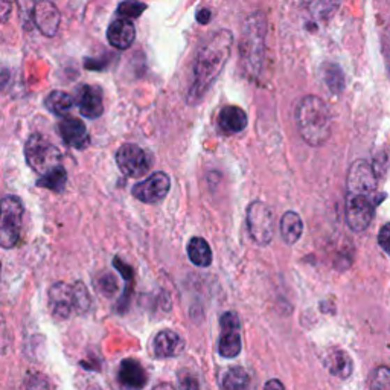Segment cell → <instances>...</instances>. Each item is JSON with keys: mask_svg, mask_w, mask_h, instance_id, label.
Returning a JSON list of instances; mask_svg holds the SVG:
<instances>
[{"mask_svg": "<svg viewBox=\"0 0 390 390\" xmlns=\"http://www.w3.org/2000/svg\"><path fill=\"white\" fill-rule=\"evenodd\" d=\"M378 244L383 247V250L389 255L390 253V224L386 223L383 227H381V232H380V235H378Z\"/></svg>", "mask_w": 390, "mask_h": 390, "instance_id": "d6a6232c", "label": "cell"}, {"mask_svg": "<svg viewBox=\"0 0 390 390\" xmlns=\"http://www.w3.org/2000/svg\"><path fill=\"white\" fill-rule=\"evenodd\" d=\"M73 290V313L84 314L89 311L90 305H92V297L89 294V290L82 282H75L72 285Z\"/></svg>", "mask_w": 390, "mask_h": 390, "instance_id": "4316f807", "label": "cell"}, {"mask_svg": "<svg viewBox=\"0 0 390 390\" xmlns=\"http://www.w3.org/2000/svg\"><path fill=\"white\" fill-rule=\"evenodd\" d=\"M32 22L46 37L57 36L61 23V14L51 0H38L32 10Z\"/></svg>", "mask_w": 390, "mask_h": 390, "instance_id": "8fae6325", "label": "cell"}, {"mask_svg": "<svg viewBox=\"0 0 390 390\" xmlns=\"http://www.w3.org/2000/svg\"><path fill=\"white\" fill-rule=\"evenodd\" d=\"M247 229L258 246H269L275 237V213L262 202H253L247 207Z\"/></svg>", "mask_w": 390, "mask_h": 390, "instance_id": "8992f818", "label": "cell"}, {"mask_svg": "<svg viewBox=\"0 0 390 390\" xmlns=\"http://www.w3.org/2000/svg\"><path fill=\"white\" fill-rule=\"evenodd\" d=\"M147 10V5L139 0H123L118 6V15L122 19H137Z\"/></svg>", "mask_w": 390, "mask_h": 390, "instance_id": "83f0119b", "label": "cell"}, {"mask_svg": "<svg viewBox=\"0 0 390 390\" xmlns=\"http://www.w3.org/2000/svg\"><path fill=\"white\" fill-rule=\"evenodd\" d=\"M390 373L389 369L386 366H381L375 370L370 381V387L372 389H389L390 387Z\"/></svg>", "mask_w": 390, "mask_h": 390, "instance_id": "f546056e", "label": "cell"}, {"mask_svg": "<svg viewBox=\"0 0 390 390\" xmlns=\"http://www.w3.org/2000/svg\"><path fill=\"white\" fill-rule=\"evenodd\" d=\"M250 384V377L248 373L243 369V368H232L229 369L226 373H224L223 381H221V387L223 389H246Z\"/></svg>", "mask_w": 390, "mask_h": 390, "instance_id": "484cf974", "label": "cell"}, {"mask_svg": "<svg viewBox=\"0 0 390 390\" xmlns=\"http://www.w3.org/2000/svg\"><path fill=\"white\" fill-rule=\"evenodd\" d=\"M118 378L123 386L131 389H142L147 384V372L137 360L126 359L121 361Z\"/></svg>", "mask_w": 390, "mask_h": 390, "instance_id": "ac0fdd59", "label": "cell"}, {"mask_svg": "<svg viewBox=\"0 0 390 390\" xmlns=\"http://www.w3.org/2000/svg\"><path fill=\"white\" fill-rule=\"evenodd\" d=\"M323 81L328 86L329 90H333L334 93H340L345 89V77L343 70L340 69V66L337 64H325L323 66Z\"/></svg>", "mask_w": 390, "mask_h": 390, "instance_id": "d4e9b609", "label": "cell"}, {"mask_svg": "<svg viewBox=\"0 0 390 390\" xmlns=\"http://www.w3.org/2000/svg\"><path fill=\"white\" fill-rule=\"evenodd\" d=\"M116 163L123 176L139 179L149 171V159L142 148L135 144L122 145L116 153Z\"/></svg>", "mask_w": 390, "mask_h": 390, "instance_id": "30bf717a", "label": "cell"}, {"mask_svg": "<svg viewBox=\"0 0 390 390\" xmlns=\"http://www.w3.org/2000/svg\"><path fill=\"white\" fill-rule=\"evenodd\" d=\"M265 389H273V387H276V389H284V384L280 383V381L278 380H273V381H269V383H265L264 386Z\"/></svg>", "mask_w": 390, "mask_h": 390, "instance_id": "d590c367", "label": "cell"}, {"mask_svg": "<svg viewBox=\"0 0 390 390\" xmlns=\"http://www.w3.org/2000/svg\"><path fill=\"white\" fill-rule=\"evenodd\" d=\"M265 36H267V19L258 11L252 14L244 23L241 43H239V58L247 75L256 77L262 68L265 52Z\"/></svg>", "mask_w": 390, "mask_h": 390, "instance_id": "3957f363", "label": "cell"}, {"mask_svg": "<svg viewBox=\"0 0 390 390\" xmlns=\"http://www.w3.org/2000/svg\"><path fill=\"white\" fill-rule=\"evenodd\" d=\"M185 350V342L177 333L171 329H163L154 337L153 351L157 359H174Z\"/></svg>", "mask_w": 390, "mask_h": 390, "instance_id": "9a60e30c", "label": "cell"}, {"mask_svg": "<svg viewBox=\"0 0 390 390\" xmlns=\"http://www.w3.org/2000/svg\"><path fill=\"white\" fill-rule=\"evenodd\" d=\"M58 131H60L63 142L75 149H84L90 144L89 131L84 122L78 118H64L58 123Z\"/></svg>", "mask_w": 390, "mask_h": 390, "instance_id": "5bb4252c", "label": "cell"}, {"mask_svg": "<svg viewBox=\"0 0 390 390\" xmlns=\"http://www.w3.org/2000/svg\"><path fill=\"white\" fill-rule=\"evenodd\" d=\"M338 0H313L311 11L320 17H328L337 10Z\"/></svg>", "mask_w": 390, "mask_h": 390, "instance_id": "f1b7e54d", "label": "cell"}, {"mask_svg": "<svg viewBox=\"0 0 390 390\" xmlns=\"http://www.w3.org/2000/svg\"><path fill=\"white\" fill-rule=\"evenodd\" d=\"M23 212V203L19 197L5 195L2 198L0 202V247L13 248L19 243Z\"/></svg>", "mask_w": 390, "mask_h": 390, "instance_id": "277c9868", "label": "cell"}, {"mask_svg": "<svg viewBox=\"0 0 390 390\" xmlns=\"http://www.w3.org/2000/svg\"><path fill=\"white\" fill-rule=\"evenodd\" d=\"M73 104V96L63 90H54L45 99V107L55 116H66L72 110Z\"/></svg>", "mask_w": 390, "mask_h": 390, "instance_id": "cb8c5ba5", "label": "cell"}, {"mask_svg": "<svg viewBox=\"0 0 390 390\" xmlns=\"http://www.w3.org/2000/svg\"><path fill=\"white\" fill-rule=\"evenodd\" d=\"M171 189V179L167 172L157 171L145 180L133 186L131 193L139 202L147 204H156L168 195Z\"/></svg>", "mask_w": 390, "mask_h": 390, "instance_id": "9c48e42d", "label": "cell"}, {"mask_svg": "<svg viewBox=\"0 0 390 390\" xmlns=\"http://www.w3.org/2000/svg\"><path fill=\"white\" fill-rule=\"evenodd\" d=\"M380 177L373 170L372 163L360 159L352 163L347 172V194H360L373 197L378 186Z\"/></svg>", "mask_w": 390, "mask_h": 390, "instance_id": "ba28073f", "label": "cell"}, {"mask_svg": "<svg viewBox=\"0 0 390 390\" xmlns=\"http://www.w3.org/2000/svg\"><path fill=\"white\" fill-rule=\"evenodd\" d=\"M279 229H280L282 239H284L287 244L293 246L299 241V238L302 237V232H303L302 218L299 217L297 212L288 211L282 215Z\"/></svg>", "mask_w": 390, "mask_h": 390, "instance_id": "d6986e66", "label": "cell"}, {"mask_svg": "<svg viewBox=\"0 0 390 390\" xmlns=\"http://www.w3.org/2000/svg\"><path fill=\"white\" fill-rule=\"evenodd\" d=\"M98 284L105 296H112L113 293H116V290H118V280H116V278L110 275V273L99 279Z\"/></svg>", "mask_w": 390, "mask_h": 390, "instance_id": "1f68e13d", "label": "cell"}, {"mask_svg": "<svg viewBox=\"0 0 390 390\" xmlns=\"http://www.w3.org/2000/svg\"><path fill=\"white\" fill-rule=\"evenodd\" d=\"M197 20H198V23H202V24H206V23H209V20H211V11L209 10H200L197 13Z\"/></svg>", "mask_w": 390, "mask_h": 390, "instance_id": "e575fe53", "label": "cell"}, {"mask_svg": "<svg viewBox=\"0 0 390 390\" xmlns=\"http://www.w3.org/2000/svg\"><path fill=\"white\" fill-rule=\"evenodd\" d=\"M11 10H13V5L10 0H0V22L5 23L8 22L11 15Z\"/></svg>", "mask_w": 390, "mask_h": 390, "instance_id": "836d02e7", "label": "cell"}, {"mask_svg": "<svg viewBox=\"0 0 390 390\" xmlns=\"http://www.w3.org/2000/svg\"><path fill=\"white\" fill-rule=\"evenodd\" d=\"M135 24L128 19L114 20L109 27V29H107V40H109V43L116 49H121V51H126V49H128L135 43Z\"/></svg>", "mask_w": 390, "mask_h": 390, "instance_id": "2e32d148", "label": "cell"}, {"mask_svg": "<svg viewBox=\"0 0 390 390\" xmlns=\"http://www.w3.org/2000/svg\"><path fill=\"white\" fill-rule=\"evenodd\" d=\"M325 366L329 370L331 375L342 380L350 378L354 370L352 359L345 351H333L331 354H328Z\"/></svg>", "mask_w": 390, "mask_h": 390, "instance_id": "ffe728a7", "label": "cell"}, {"mask_svg": "<svg viewBox=\"0 0 390 390\" xmlns=\"http://www.w3.org/2000/svg\"><path fill=\"white\" fill-rule=\"evenodd\" d=\"M73 101L77 103L80 113L87 119H96L104 112L103 92L101 89L96 86H90V84L80 86Z\"/></svg>", "mask_w": 390, "mask_h": 390, "instance_id": "4fadbf2b", "label": "cell"}, {"mask_svg": "<svg viewBox=\"0 0 390 390\" xmlns=\"http://www.w3.org/2000/svg\"><path fill=\"white\" fill-rule=\"evenodd\" d=\"M66 183H68V172H66L63 165H57L52 170L41 174L36 185L38 188L54 190V193H63Z\"/></svg>", "mask_w": 390, "mask_h": 390, "instance_id": "7402d4cb", "label": "cell"}, {"mask_svg": "<svg viewBox=\"0 0 390 390\" xmlns=\"http://www.w3.org/2000/svg\"><path fill=\"white\" fill-rule=\"evenodd\" d=\"M220 325H221L223 331H227V329L239 331V328H241V323H239L237 313H232V311L223 314V316L220 317Z\"/></svg>", "mask_w": 390, "mask_h": 390, "instance_id": "4dcf8cb0", "label": "cell"}, {"mask_svg": "<svg viewBox=\"0 0 390 390\" xmlns=\"http://www.w3.org/2000/svg\"><path fill=\"white\" fill-rule=\"evenodd\" d=\"M24 157H27L29 168L38 172L40 176L52 170L57 165H61L63 159L60 149L38 133H34L28 137L27 144H24Z\"/></svg>", "mask_w": 390, "mask_h": 390, "instance_id": "5b68a950", "label": "cell"}, {"mask_svg": "<svg viewBox=\"0 0 390 390\" xmlns=\"http://www.w3.org/2000/svg\"><path fill=\"white\" fill-rule=\"evenodd\" d=\"M243 350L241 343V336L239 331L235 329H227L223 331V334L218 340V352L224 359H235L239 355Z\"/></svg>", "mask_w": 390, "mask_h": 390, "instance_id": "603a6c76", "label": "cell"}, {"mask_svg": "<svg viewBox=\"0 0 390 390\" xmlns=\"http://www.w3.org/2000/svg\"><path fill=\"white\" fill-rule=\"evenodd\" d=\"M49 310L58 320H66L73 313V290L66 282H55L49 288Z\"/></svg>", "mask_w": 390, "mask_h": 390, "instance_id": "7c38bea8", "label": "cell"}, {"mask_svg": "<svg viewBox=\"0 0 390 390\" xmlns=\"http://www.w3.org/2000/svg\"><path fill=\"white\" fill-rule=\"evenodd\" d=\"M218 127L226 135H237L247 127V114L238 105H227L218 114Z\"/></svg>", "mask_w": 390, "mask_h": 390, "instance_id": "e0dca14e", "label": "cell"}, {"mask_svg": "<svg viewBox=\"0 0 390 390\" xmlns=\"http://www.w3.org/2000/svg\"><path fill=\"white\" fill-rule=\"evenodd\" d=\"M232 43H234L232 32L229 29H220L213 32L198 49L194 64V78L188 93L189 105L200 104L213 82L217 81L230 58Z\"/></svg>", "mask_w": 390, "mask_h": 390, "instance_id": "6da1fadb", "label": "cell"}, {"mask_svg": "<svg viewBox=\"0 0 390 390\" xmlns=\"http://www.w3.org/2000/svg\"><path fill=\"white\" fill-rule=\"evenodd\" d=\"M188 256L197 267H209L212 264V248L204 238L194 237L188 243Z\"/></svg>", "mask_w": 390, "mask_h": 390, "instance_id": "44dd1931", "label": "cell"}, {"mask_svg": "<svg viewBox=\"0 0 390 390\" xmlns=\"http://www.w3.org/2000/svg\"><path fill=\"white\" fill-rule=\"evenodd\" d=\"M296 122L302 139L311 147H322L333 133L331 112L323 99L308 95L296 107Z\"/></svg>", "mask_w": 390, "mask_h": 390, "instance_id": "7a4b0ae2", "label": "cell"}, {"mask_svg": "<svg viewBox=\"0 0 390 390\" xmlns=\"http://www.w3.org/2000/svg\"><path fill=\"white\" fill-rule=\"evenodd\" d=\"M378 203V198L360 194H347L346 223L350 229L357 232V234H361V232L369 229L373 215H375V206Z\"/></svg>", "mask_w": 390, "mask_h": 390, "instance_id": "52a82bcc", "label": "cell"}]
</instances>
